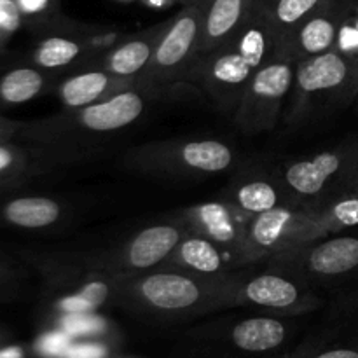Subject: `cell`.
<instances>
[{
  "label": "cell",
  "mask_w": 358,
  "mask_h": 358,
  "mask_svg": "<svg viewBox=\"0 0 358 358\" xmlns=\"http://www.w3.org/2000/svg\"><path fill=\"white\" fill-rule=\"evenodd\" d=\"M90 41L69 35H49L34 51V63L42 70H59L79 63L90 55Z\"/></svg>",
  "instance_id": "obj_24"
},
{
  "label": "cell",
  "mask_w": 358,
  "mask_h": 358,
  "mask_svg": "<svg viewBox=\"0 0 358 358\" xmlns=\"http://www.w3.org/2000/svg\"><path fill=\"white\" fill-rule=\"evenodd\" d=\"M240 271L205 276L157 268L119 278L115 304L147 320L166 324L191 320L233 308V290Z\"/></svg>",
  "instance_id": "obj_1"
},
{
  "label": "cell",
  "mask_w": 358,
  "mask_h": 358,
  "mask_svg": "<svg viewBox=\"0 0 358 358\" xmlns=\"http://www.w3.org/2000/svg\"><path fill=\"white\" fill-rule=\"evenodd\" d=\"M339 28L338 0L308 17L282 41V58L297 63L336 49Z\"/></svg>",
  "instance_id": "obj_17"
},
{
  "label": "cell",
  "mask_w": 358,
  "mask_h": 358,
  "mask_svg": "<svg viewBox=\"0 0 358 358\" xmlns=\"http://www.w3.org/2000/svg\"><path fill=\"white\" fill-rule=\"evenodd\" d=\"M296 63L290 59H275L255 72L247 84L234 110L238 128L247 135L271 131L283 112V105L292 91Z\"/></svg>",
  "instance_id": "obj_13"
},
{
  "label": "cell",
  "mask_w": 358,
  "mask_h": 358,
  "mask_svg": "<svg viewBox=\"0 0 358 358\" xmlns=\"http://www.w3.org/2000/svg\"><path fill=\"white\" fill-rule=\"evenodd\" d=\"M48 77L31 66H17L0 77V101L7 105H23L44 91Z\"/></svg>",
  "instance_id": "obj_26"
},
{
  "label": "cell",
  "mask_w": 358,
  "mask_h": 358,
  "mask_svg": "<svg viewBox=\"0 0 358 358\" xmlns=\"http://www.w3.org/2000/svg\"><path fill=\"white\" fill-rule=\"evenodd\" d=\"M322 304L317 287L269 266L261 273L241 269L233 290V308H250L276 317H304L320 310Z\"/></svg>",
  "instance_id": "obj_7"
},
{
  "label": "cell",
  "mask_w": 358,
  "mask_h": 358,
  "mask_svg": "<svg viewBox=\"0 0 358 358\" xmlns=\"http://www.w3.org/2000/svg\"><path fill=\"white\" fill-rule=\"evenodd\" d=\"M147 90L143 87H126L105 100L96 101L77 110H69L44 124V136L48 142L66 150V143L76 142L79 136H107L128 128L138 121L147 107Z\"/></svg>",
  "instance_id": "obj_8"
},
{
  "label": "cell",
  "mask_w": 358,
  "mask_h": 358,
  "mask_svg": "<svg viewBox=\"0 0 358 358\" xmlns=\"http://www.w3.org/2000/svg\"><path fill=\"white\" fill-rule=\"evenodd\" d=\"M126 87L136 86H133L128 80L112 76L100 66V69L83 70V72L63 80L58 87V96L63 107L69 110H77V108H84L87 105L105 100Z\"/></svg>",
  "instance_id": "obj_21"
},
{
  "label": "cell",
  "mask_w": 358,
  "mask_h": 358,
  "mask_svg": "<svg viewBox=\"0 0 358 358\" xmlns=\"http://www.w3.org/2000/svg\"><path fill=\"white\" fill-rule=\"evenodd\" d=\"M108 358H138V357H122V355H115V357H108Z\"/></svg>",
  "instance_id": "obj_33"
},
{
  "label": "cell",
  "mask_w": 358,
  "mask_h": 358,
  "mask_svg": "<svg viewBox=\"0 0 358 358\" xmlns=\"http://www.w3.org/2000/svg\"><path fill=\"white\" fill-rule=\"evenodd\" d=\"M62 215V203L45 196L14 198L2 206L3 220L21 229H44L58 222Z\"/></svg>",
  "instance_id": "obj_22"
},
{
  "label": "cell",
  "mask_w": 358,
  "mask_h": 358,
  "mask_svg": "<svg viewBox=\"0 0 358 358\" xmlns=\"http://www.w3.org/2000/svg\"><path fill=\"white\" fill-rule=\"evenodd\" d=\"M329 234L310 205L289 203L259 215L247 217L245 236L252 264L268 262L308 241Z\"/></svg>",
  "instance_id": "obj_9"
},
{
  "label": "cell",
  "mask_w": 358,
  "mask_h": 358,
  "mask_svg": "<svg viewBox=\"0 0 358 358\" xmlns=\"http://www.w3.org/2000/svg\"><path fill=\"white\" fill-rule=\"evenodd\" d=\"M14 129L13 124H7V121H0V143H2L3 138H9L7 135H10Z\"/></svg>",
  "instance_id": "obj_31"
},
{
  "label": "cell",
  "mask_w": 358,
  "mask_h": 358,
  "mask_svg": "<svg viewBox=\"0 0 358 358\" xmlns=\"http://www.w3.org/2000/svg\"><path fill=\"white\" fill-rule=\"evenodd\" d=\"M236 154L220 140H170L145 143L129 150L122 163L128 168L161 177L205 178L234 166Z\"/></svg>",
  "instance_id": "obj_5"
},
{
  "label": "cell",
  "mask_w": 358,
  "mask_h": 358,
  "mask_svg": "<svg viewBox=\"0 0 358 358\" xmlns=\"http://www.w3.org/2000/svg\"><path fill=\"white\" fill-rule=\"evenodd\" d=\"M358 96V63L338 49L296 63L287 121L301 122Z\"/></svg>",
  "instance_id": "obj_4"
},
{
  "label": "cell",
  "mask_w": 358,
  "mask_h": 358,
  "mask_svg": "<svg viewBox=\"0 0 358 358\" xmlns=\"http://www.w3.org/2000/svg\"><path fill=\"white\" fill-rule=\"evenodd\" d=\"M245 266L250 264L240 254L213 243L194 231H189L161 268L182 269L205 276H222L240 271Z\"/></svg>",
  "instance_id": "obj_16"
},
{
  "label": "cell",
  "mask_w": 358,
  "mask_h": 358,
  "mask_svg": "<svg viewBox=\"0 0 358 358\" xmlns=\"http://www.w3.org/2000/svg\"><path fill=\"white\" fill-rule=\"evenodd\" d=\"M21 14H41L55 7V0H16Z\"/></svg>",
  "instance_id": "obj_29"
},
{
  "label": "cell",
  "mask_w": 358,
  "mask_h": 358,
  "mask_svg": "<svg viewBox=\"0 0 358 358\" xmlns=\"http://www.w3.org/2000/svg\"><path fill=\"white\" fill-rule=\"evenodd\" d=\"M184 2H185V3H189V2H194V0H184Z\"/></svg>",
  "instance_id": "obj_34"
},
{
  "label": "cell",
  "mask_w": 358,
  "mask_h": 358,
  "mask_svg": "<svg viewBox=\"0 0 358 358\" xmlns=\"http://www.w3.org/2000/svg\"><path fill=\"white\" fill-rule=\"evenodd\" d=\"M352 185H353V187H358V150H357V156H355V164H353Z\"/></svg>",
  "instance_id": "obj_32"
},
{
  "label": "cell",
  "mask_w": 358,
  "mask_h": 358,
  "mask_svg": "<svg viewBox=\"0 0 358 358\" xmlns=\"http://www.w3.org/2000/svg\"><path fill=\"white\" fill-rule=\"evenodd\" d=\"M224 199H227L245 217H254L278 206L296 203L287 194L276 175L266 173H247L234 178L227 187Z\"/></svg>",
  "instance_id": "obj_18"
},
{
  "label": "cell",
  "mask_w": 358,
  "mask_h": 358,
  "mask_svg": "<svg viewBox=\"0 0 358 358\" xmlns=\"http://www.w3.org/2000/svg\"><path fill=\"white\" fill-rule=\"evenodd\" d=\"M357 98H358V96H357Z\"/></svg>",
  "instance_id": "obj_35"
},
{
  "label": "cell",
  "mask_w": 358,
  "mask_h": 358,
  "mask_svg": "<svg viewBox=\"0 0 358 358\" xmlns=\"http://www.w3.org/2000/svg\"><path fill=\"white\" fill-rule=\"evenodd\" d=\"M180 219L191 231L208 238L227 250L236 252L252 266L247 254V236H245L247 217L238 212L227 199H215V201L189 206L182 210Z\"/></svg>",
  "instance_id": "obj_15"
},
{
  "label": "cell",
  "mask_w": 358,
  "mask_h": 358,
  "mask_svg": "<svg viewBox=\"0 0 358 358\" xmlns=\"http://www.w3.org/2000/svg\"><path fill=\"white\" fill-rule=\"evenodd\" d=\"M331 2L332 0H257L282 41Z\"/></svg>",
  "instance_id": "obj_25"
},
{
  "label": "cell",
  "mask_w": 358,
  "mask_h": 358,
  "mask_svg": "<svg viewBox=\"0 0 358 358\" xmlns=\"http://www.w3.org/2000/svg\"><path fill=\"white\" fill-rule=\"evenodd\" d=\"M301 317L257 313L206 324L185 336L189 358H285L292 350Z\"/></svg>",
  "instance_id": "obj_3"
},
{
  "label": "cell",
  "mask_w": 358,
  "mask_h": 358,
  "mask_svg": "<svg viewBox=\"0 0 358 358\" xmlns=\"http://www.w3.org/2000/svg\"><path fill=\"white\" fill-rule=\"evenodd\" d=\"M285 358H358V289L339 294L318 327Z\"/></svg>",
  "instance_id": "obj_14"
},
{
  "label": "cell",
  "mask_w": 358,
  "mask_h": 358,
  "mask_svg": "<svg viewBox=\"0 0 358 358\" xmlns=\"http://www.w3.org/2000/svg\"><path fill=\"white\" fill-rule=\"evenodd\" d=\"M254 6L255 0H205L198 55L229 42L247 23Z\"/></svg>",
  "instance_id": "obj_20"
},
{
  "label": "cell",
  "mask_w": 358,
  "mask_h": 358,
  "mask_svg": "<svg viewBox=\"0 0 358 358\" xmlns=\"http://www.w3.org/2000/svg\"><path fill=\"white\" fill-rule=\"evenodd\" d=\"M339 28L336 49L358 63V0H338Z\"/></svg>",
  "instance_id": "obj_27"
},
{
  "label": "cell",
  "mask_w": 358,
  "mask_h": 358,
  "mask_svg": "<svg viewBox=\"0 0 358 358\" xmlns=\"http://www.w3.org/2000/svg\"><path fill=\"white\" fill-rule=\"evenodd\" d=\"M282 58V37L255 0L240 31L226 44L196 56L185 79L199 87L226 114H234L257 70Z\"/></svg>",
  "instance_id": "obj_2"
},
{
  "label": "cell",
  "mask_w": 358,
  "mask_h": 358,
  "mask_svg": "<svg viewBox=\"0 0 358 358\" xmlns=\"http://www.w3.org/2000/svg\"><path fill=\"white\" fill-rule=\"evenodd\" d=\"M311 206L327 233H339L358 227V189L345 187L331 192L324 198L313 203H306Z\"/></svg>",
  "instance_id": "obj_23"
},
{
  "label": "cell",
  "mask_w": 358,
  "mask_h": 358,
  "mask_svg": "<svg viewBox=\"0 0 358 358\" xmlns=\"http://www.w3.org/2000/svg\"><path fill=\"white\" fill-rule=\"evenodd\" d=\"M358 143L322 150L280 166L276 178L296 203H313L331 192L353 187L352 175Z\"/></svg>",
  "instance_id": "obj_12"
},
{
  "label": "cell",
  "mask_w": 358,
  "mask_h": 358,
  "mask_svg": "<svg viewBox=\"0 0 358 358\" xmlns=\"http://www.w3.org/2000/svg\"><path fill=\"white\" fill-rule=\"evenodd\" d=\"M0 358H27V353L21 346H0Z\"/></svg>",
  "instance_id": "obj_30"
},
{
  "label": "cell",
  "mask_w": 358,
  "mask_h": 358,
  "mask_svg": "<svg viewBox=\"0 0 358 358\" xmlns=\"http://www.w3.org/2000/svg\"><path fill=\"white\" fill-rule=\"evenodd\" d=\"M189 231L180 217L177 220L152 224L122 241L119 247L96 254L83 264L119 278L143 275L161 268Z\"/></svg>",
  "instance_id": "obj_11"
},
{
  "label": "cell",
  "mask_w": 358,
  "mask_h": 358,
  "mask_svg": "<svg viewBox=\"0 0 358 358\" xmlns=\"http://www.w3.org/2000/svg\"><path fill=\"white\" fill-rule=\"evenodd\" d=\"M164 23L157 24L152 30H147L136 37L126 38L119 42L101 59V69L107 70L112 76L131 83L133 86L140 87V80L145 76L150 62H152L154 51H156L157 38L163 31Z\"/></svg>",
  "instance_id": "obj_19"
},
{
  "label": "cell",
  "mask_w": 358,
  "mask_h": 358,
  "mask_svg": "<svg viewBox=\"0 0 358 358\" xmlns=\"http://www.w3.org/2000/svg\"><path fill=\"white\" fill-rule=\"evenodd\" d=\"M21 16L16 0H0V38H6L20 27Z\"/></svg>",
  "instance_id": "obj_28"
},
{
  "label": "cell",
  "mask_w": 358,
  "mask_h": 358,
  "mask_svg": "<svg viewBox=\"0 0 358 358\" xmlns=\"http://www.w3.org/2000/svg\"><path fill=\"white\" fill-rule=\"evenodd\" d=\"M203 7L205 0L185 3L180 13L164 23L152 62L140 80V87L147 91L159 90L187 77L199 52Z\"/></svg>",
  "instance_id": "obj_10"
},
{
  "label": "cell",
  "mask_w": 358,
  "mask_h": 358,
  "mask_svg": "<svg viewBox=\"0 0 358 358\" xmlns=\"http://www.w3.org/2000/svg\"><path fill=\"white\" fill-rule=\"evenodd\" d=\"M311 283L318 290L358 278V227L315 238L266 262Z\"/></svg>",
  "instance_id": "obj_6"
}]
</instances>
